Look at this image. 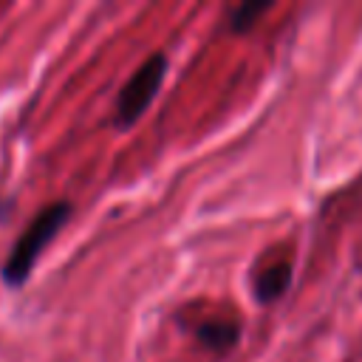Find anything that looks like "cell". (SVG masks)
<instances>
[{"instance_id":"2","label":"cell","mask_w":362,"mask_h":362,"mask_svg":"<svg viewBox=\"0 0 362 362\" xmlns=\"http://www.w3.org/2000/svg\"><path fill=\"white\" fill-rule=\"evenodd\" d=\"M164 76H167V57L161 51H156L122 85V90L116 96V105H113V124L122 127V130L124 127H133L141 119V113L153 105V99H156Z\"/></svg>"},{"instance_id":"1","label":"cell","mask_w":362,"mask_h":362,"mask_svg":"<svg viewBox=\"0 0 362 362\" xmlns=\"http://www.w3.org/2000/svg\"><path fill=\"white\" fill-rule=\"evenodd\" d=\"M74 215V206L71 201H54L48 206H42L31 223L23 229V235L14 240L8 257L3 260V269H0V277L8 288H20L28 283L42 249L57 238V232L68 223V218Z\"/></svg>"},{"instance_id":"4","label":"cell","mask_w":362,"mask_h":362,"mask_svg":"<svg viewBox=\"0 0 362 362\" xmlns=\"http://www.w3.org/2000/svg\"><path fill=\"white\" fill-rule=\"evenodd\" d=\"M288 286H291V263H283V260H280V263L263 269V272L255 277L252 291H255V300H257V303L269 305V303L280 300V297L288 291Z\"/></svg>"},{"instance_id":"3","label":"cell","mask_w":362,"mask_h":362,"mask_svg":"<svg viewBox=\"0 0 362 362\" xmlns=\"http://www.w3.org/2000/svg\"><path fill=\"white\" fill-rule=\"evenodd\" d=\"M195 339L215 354H229L240 339V325L235 320L212 317V320H204L195 325Z\"/></svg>"},{"instance_id":"5","label":"cell","mask_w":362,"mask_h":362,"mask_svg":"<svg viewBox=\"0 0 362 362\" xmlns=\"http://www.w3.org/2000/svg\"><path fill=\"white\" fill-rule=\"evenodd\" d=\"M269 8H272V3H240L238 8L229 11V28L243 34V31H249Z\"/></svg>"}]
</instances>
